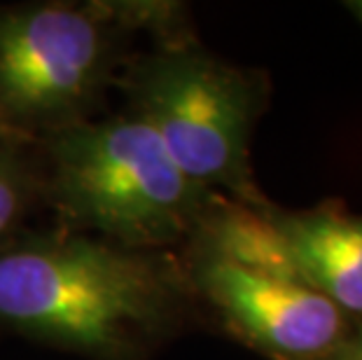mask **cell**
<instances>
[{
  "label": "cell",
  "instance_id": "cell-1",
  "mask_svg": "<svg viewBox=\"0 0 362 360\" xmlns=\"http://www.w3.org/2000/svg\"><path fill=\"white\" fill-rule=\"evenodd\" d=\"M199 309L173 250L68 229L0 246V327L87 360H148Z\"/></svg>",
  "mask_w": 362,
  "mask_h": 360
},
{
  "label": "cell",
  "instance_id": "cell-2",
  "mask_svg": "<svg viewBox=\"0 0 362 360\" xmlns=\"http://www.w3.org/2000/svg\"><path fill=\"white\" fill-rule=\"evenodd\" d=\"M42 199L64 229L136 250L182 248L213 202L134 112L45 136Z\"/></svg>",
  "mask_w": 362,
  "mask_h": 360
},
{
  "label": "cell",
  "instance_id": "cell-3",
  "mask_svg": "<svg viewBox=\"0 0 362 360\" xmlns=\"http://www.w3.org/2000/svg\"><path fill=\"white\" fill-rule=\"evenodd\" d=\"M117 84L129 112L159 136L194 185L252 209L274 206L250 162L252 132L269 103L267 73L232 64L189 37L157 42L129 59Z\"/></svg>",
  "mask_w": 362,
  "mask_h": 360
},
{
  "label": "cell",
  "instance_id": "cell-4",
  "mask_svg": "<svg viewBox=\"0 0 362 360\" xmlns=\"http://www.w3.org/2000/svg\"><path fill=\"white\" fill-rule=\"evenodd\" d=\"M107 3L0 7V124L28 143L91 120L124 68Z\"/></svg>",
  "mask_w": 362,
  "mask_h": 360
},
{
  "label": "cell",
  "instance_id": "cell-5",
  "mask_svg": "<svg viewBox=\"0 0 362 360\" xmlns=\"http://www.w3.org/2000/svg\"><path fill=\"white\" fill-rule=\"evenodd\" d=\"M202 309L269 360H325L349 335L353 318L302 281L180 250Z\"/></svg>",
  "mask_w": 362,
  "mask_h": 360
},
{
  "label": "cell",
  "instance_id": "cell-6",
  "mask_svg": "<svg viewBox=\"0 0 362 360\" xmlns=\"http://www.w3.org/2000/svg\"><path fill=\"white\" fill-rule=\"evenodd\" d=\"M279 225L297 277L353 320L362 318V213L341 202L285 211L276 206Z\"/></svg>",
  "mask_w": 362,
  "mask_h": 360
},
{
  "label": "cell",
  "instance_id": "cell-7",
  "mask_svg": "<svg viewBox=\"0 0 362 360\" xmlns=\"http://www.w3.org/2000/svg\"><path fill=\"white\" fill-rule=\"evenodd\" d=\"M274 209L276 204L269 209H252L234 199L213 197L194 234L180 250L204 252L250 272L302 281L274 220Z\"/></svg>",
  "mask_w": 362,
  "mask_h": 360
},
{
  "label": "cell",
  "instance_id": "cell-8",
  "mask_svg": "<svg viewBox=\"0 0 362 360\" xmlns=\"http://www.w3.org/2000/svg\"><path fill=\"white\" fill-rule=\"evenodd\" d=\"M19 141H0V246L17 234L37 199H42L40 164H35Z\"/></svg>",
  "mask_w": 362,
  "mask_h": 360
},
{
  "label": "cell",
  "instance_id": "cell-9",
  "mask_svg": "<svg viewBox=\"0 0 362 360\" xmlns=\"http://www.w3.org/2000/svg\"><path fill=\"white\" fill-rule=\"evenodd\" d=\"M325 360H362V318L353 320L349 335Z\"/></svg>",
  "mask_w": 362,
  "mask_h": 360
},
{
  "label": "cell",
  "instance_id": "cell-10",
  "mask_svg": "<svg viewBox=\"0 0 362 360\" xmlns=\"http://www.w3.org/2000/svg\"><path fill=\"white\" fill-rule=\"evenodd\" d=\"M344 7L356 17V21H360V26H362V0H346Z\"/></svg>",
  "mask_w": 362,
  "mask_h": 360
},
{
  "label": "cell",
  "instance_id": "cell-11",
  "mask_svg": "<svg viewBox=\"0 0 362 360\" xmlns=\"http://www.w3.org/2000/svg\"><path fill=\"white\" fill-rule=\"evenodd\" d=\"M0 141H19V143H28V141H24V139H19L17 134H12L10 129L3 127V124H0Z\"/></svg>",
  "mask_w": 362,
  "mask_h": 360
}]
</instances>
